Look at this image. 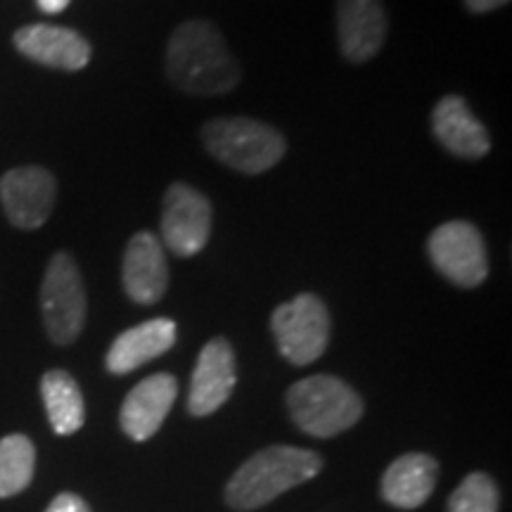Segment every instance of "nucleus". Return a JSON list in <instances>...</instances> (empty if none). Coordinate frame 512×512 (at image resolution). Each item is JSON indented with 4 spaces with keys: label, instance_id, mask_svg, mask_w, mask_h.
I'll use <instances>...</instances> for the list:
<instances>
[{
    "label": "nucleus",
    "instance_id": "f257e3e1",
    "mask_svg": "<svg viewBox=\"0 0 512 512\" xmlns=\"http://www.w3.org/2000/svg\"><path fill=\"white\" fill-rule=\"evenodd\" d=\"M166 74L192 95H221L240 81V64L214 24L190 19L178 27L166 48Z\"/></svg>",
    "mask_w": 512,
    "mask_h": 512
},
{
    "label": "nucleus",
    "instance_id": "f03ea898",
    "mask_svg": "<svg viewBox=\"0 0 512 512\" xmlns=\"http://www.w3.org/2000/svg\"><path fill=\"white\" fill-rule=\"evenodd\" d=\"M318 453L294 446H271L254 453L226 486V501L235 510H254L294 486L318 475Z\"/></svg>",
    "mask_w": 512,
    "mask_h": 512
},
{
    "label": "nucleus",
    "instance_id": "7ed1b4c3",
    "mask_svg": "<svg viewBox=\"0 0 512 512\" xmlns=\"http://www.w3.org/2000/svg\"><path fill=\"white\" fill-rule=\"evenodd\" d=\"M202 140L211 157L242 174H264L285 157L287 150L283 133L247 117L207 121Z\"/></svg>",
    "mask_w": 512,
    "mask_h": 512
},
{
    "label": "nucleus",
    "instance_id": "20e7f679",
    "mask_svg": "<svg viewBox=\"0 0 512 512\" xmlns=\"http://www.w3.org/2000/svg\"><path fill=\"white\" fill-rule=\"evenodd\" d=\"M292 420L311 437L328 439L354 427L363 415V401L347 382L332 375H313L287 392Z\"/></svg>",
    "mask_w": 512,
    "mask_h": 512
},
{
    "label": "nucleus",
    "instance_id": "39448f33",
    "mask_svg": "<svg viewBox=\"0 0 512 512\" xmlns=\"http://www.w3.org/2000/svg\"><path fill=\"white\" fill-rule=\"evenodd\" d=\"M43 323L60 347L72 344L86 323V290L76 261L67 252L55 254L41 285Z\"/></svg>",
    "mask_w": 512,
    "mask_h": 512
},
{
    "label": "nucleus",
    "instance_id": "423d86ee",
    "mask_svg": "<svg viewBox=\"0 0 512 512\" xmlns=\"http://www.w3.org/2000/svg\"><path fill=\"white\" fill-rule=\"evenodd\" d=\"M280 354L294 366H309L325 354L330 342V313L316 294H299L280 304L271 316Z\"/></svg>",
    "mask_w": 512,
    "mask_h": 512
},
{
    "label": "nucleus",
    "instance_id": "0eeeda50",
    "mask_svg": "<svg viewBox=\"0 0 512 512\" xmlns=\"http://www.w3.org/2000/svg\"><path fill=\"white\" fill-rule=\"evenodd\" d=\"M427 254L437 271L458 287H477L489 275V256L477 226L448 221L430 235Z\"/></svg>",
    "mask_w": 512,
    "mask_h": 512
},
{
    "label": "nucleus",
    "instance_id": "6e6552de",
    "mask_svg": "<svg viewBox=\"0 0 512 512\" xmlns=\"http://www.w3.org/2000/svg\"><path fill=\"white\" fill-rule=\"evenodd\" d=\"M211 235V204L202 192L174 183L164 195L162 245L176 256H195Z\"/></svg>",
    "mask_w": 512,
    "mask_h": 512
},
{
    "label": "nucleus",
    "instance_id": "1a4fd4ad",
    "mask_svg": "<svg viewBox=\"0 0 512 512\" xmlns=\"http://www.w3.org/2000/svg\"><path fill=\"white\" fill-rule=\"evenodd\" d=\"M55 195V178L41 166H19L0 178V202L17 228H41L55 207Z\"/></svg>",
    "mask_w": 512,
    "mask_h": 512
},
{
    "label": "nucleus",
    "instance_id": "9d476101",
    "mask_svg": "<svg viewBox=\"0 0 512 512\" xmlns=\"http://www.w3.org/2000/svg\"><path fill=\"white\" fill-rule=\"evenodd\" d=\"M235 387V354L223 337L207 342L197 366L192 370L188 411L195 418H204L219 411L230 399Z\"/></svg>",
    "mask_w": 512,
    "mask_h": 512
},
{
    "label": "nucleus",
    "instance_id": "9b49d317",
    "mask_svg": "<svg viewBox=\"0 0 512 512\" xmlns=\"http://www.w3.org/2000/svg\"><path fill=\"white\" fill-rule=\"evenodd\" d=\"M387 29L382 0H337L339 48L349 62L373 60L384 46Z\"/></svg>",
    "mask_w": 512,
    "mask_h": 512
},
{
    "label": "nucleus",
    "instance_id": "f8f14e48",
    "mask_svg": "<svg viewBox=\"0 0 512 512\" xmlns=\"http://www.w3.org/2000/svg\"><path fill=\"white\" fill-rule=\"evenodd\" d=\"M124 290L136 304H157L169 287V266H166L164 245L157 235L136 233L128 240L121 266Z\"/></svg>",
    "mask_w": 512,
    "mask_h": 512
},
{
    "label": "nucleus",
    "instance_id": "ddd939ff",
    "mask_svg": "<svg viewBox=\"0 0 512 512\" xmlns=\"http://www.w3.org/2000/svg\"><path fill=\"white\" fill-rule=\"evenodd\" d=\"M176 394L178 382L174 375L157 373L145 377L128 392L124 406H121V430L133 441H147L162 427L171 406H174Z\"/></svg>",
    "mask_w": 512,
    "mask_h": 512
},
{
    "label": "nucleus",
    "instance_id": "4468645a",
    "mask_svg": "<svg viewBox=\"0 0 512 512\" xmlns=\"http://www.w3.org/2000/svg\"><path fill=\"white\" fill-rule=\"evenodd\" d=\"M19 53L38 64L67 72H79L91 62V43L74 29L53 24H31L15 34Z\"/></svg>",
    "mask_w": 512,
    "mask_h": 512
},
{
    "label": "nucleus",
    "instance_id": "2eb2a0df",
    "mask_svg": "<svg viewBox=\"0 0 512 512\" xmlns=\"http://www.w3.org/2000/svg\"><path fill=\"white\" fill-rule=\"evenodd\" d=\"M432 128L439 143L460 159H479L491 150V138L484 124L458 95H446L437 102L432 112Z\"/></svg>",
    "mask_w": 512,
    "mask_h": 512
},
{
    "label": "nucleus",
    "instance_id": "dca6fc26",
    "mask_svg": "<svg viewBox=\"0 0 512 512\" xmlns=\"http://www.w3.org/2000/svg\"><path fill=\"white\" fill-rule=\"evenodd\" d=\"M176 344V323L169 318H155L136 328L121 332L107 351V370L112 375H126L150 363Z\"/></svg>",
    "mask_w": 512,
    "mask_h": 512
},
{
    "label": "nucleus",
    "instance_id": "f3484780",
    "mask_svg": "<svg viewBox=\"0 0 512 512\" xmlns=\"http://www.w3.org/2000/svg\"><path fill=\"white\" fill-rule=\"evenodd\" d=\"M439 465L425 453H406L387 467L382 477L384 501L401 510L420 508L432 496Z\"/></svg>",
    "mask_w": 512,
    "mask_h": 512
},
{
    "label": "nucleus",
    "instance_id": "a211bd4d",
    "mask_svg": "<svg viewBox=\"0 0 512 512\" xmlns=\"http://www.w3.org/2000/svg\"><path fill=\"white\" fill-rule=\"evenodd\" d=\"M41 396L55 434L69 437L81 430L83 420H86V406H83V394L72 375L64 370H50L41 380Z\"/></svg>",
    "mask_w": 512,
    "mask_h": 512
},
{
    "label": "nucleus",
    "instance_id": "6ab92c4d",
    "mask_svg": "<svg viewBox=\"0 0 512 512\" xmlns=\"http://www.w3.org/2000/svg\"><path fill=\"white\" fill-rule=\"evenodd\" d=\"M36 448L24 434L0 439V498L22 494L34 479Z\"/></svg>",
    "mask_w": 512,
    "mask_h": 512
},
{
    "label": "nucleus",
    "instance_id": "aec40b11",
    "mask_svg": "<svg viewBox=\"0 0 512 512\" xmlns=\"http://www.w3.org/2000/svg\"><path fill=\"white\" fill-rule=\"evenodd\" d=\"M448 512H498L494 479L484 472H472L465 477L448 501Z\"/></svg>",
    "mask_w": 512,
    "mask_h": 512
},
{
    "label": "nucleus",
    "instance_id": "412c9836",
    "mask_svg": "<svg viewBox=\"0 0 512 512\" xmlns=\"http://www.w3.org/2000/svg\"><path fill=\"white\" fill-rule=\"evenodd\" d=\"M46 512H91V508H88L81 496L64 491V494L57 496L55 501L48 505Z\"/></svg>",
    "mask_w": 512,
    "mask_h": 512
},
{
    "label": "nucleus",
    "instance_id": "4be33fe9",
    "mask_svg": "<svg viewBox=\"0 0 512 512\" xmlns=\"http://www.w3.org/2000/svg\"><path fill=\"white\" fill-rule=\"evenodd\" d=\"M467 5V10L470 12H491L496 8H503L505 3H510V0H463Z\"/></svg>",
    "mask_w": 512,
    "mask_h": 512
},
{
    "label": "nucleus",
    "instance_id": "5701e85b",
    "mask_svg": "<svg viewBox=\"0 0 512 512\" xmlns=\"http://www.w3.org/2000/svg\"><path fill=\"white\" fill-rule=\"evenodd\" d=\"M69 3H72V0H38V8L48 12V15H57V12H62Z\"/></svg>",
    "mask_w": 512,
    "mask_h": 512
}]
</instances>
